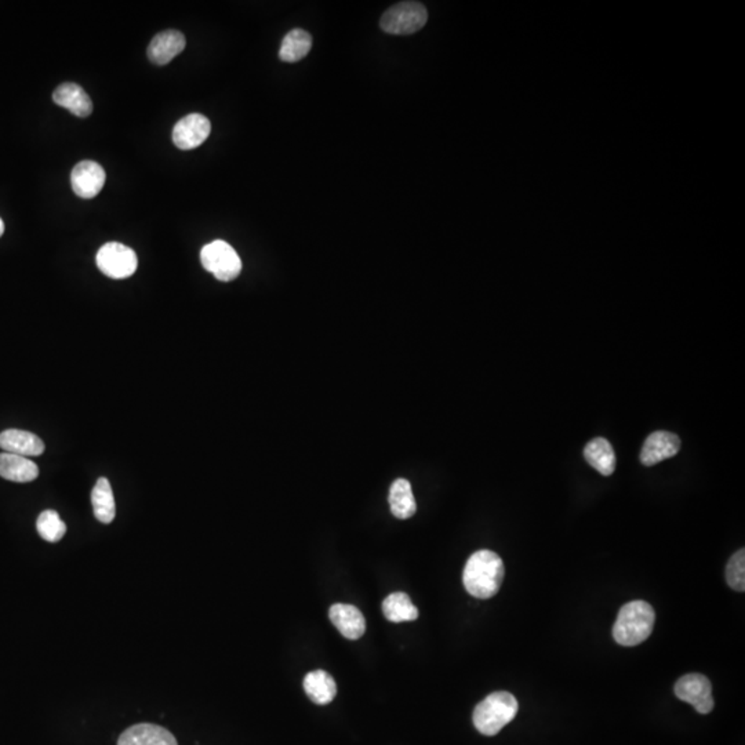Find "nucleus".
Wrapping results in <instances>:
<instances>
[{"label": "nucleus", "mask_w": 745, "mask_h": 745, "mask_svg": "<svg viewBox=\"0 0 745 745\" xmlns=\"http://www.w3.org/2000/svg\"><path fill=\"white\" fill-rule=\"evenodd\" d=\"M504 575L503 559L496 552L481 550L468 559L463 573V583L470 595L489 599L500 591Z\"/></svg>", "instance_id": "nucleus-1"}, {"label": "nucleus", "mask_w": 745, "mask_h": 745, "mask_svg": "<svg viewBox=\"0 0 745 745\" xmlns=\"http://www.w3.org/2000/svg\"><path fill=\"white\" fill-rule=\"evenodd\" d=\"M654 609L645 601L629 602L621 608L613 627V637L621 646L644 644L654 627Z\"/></svg>", "instance_id": "nucleus-2"}, {"label": "nucleus", "mask_w": 745, "mask_h": 745, "mask_svg": "<svg viewBox=\"0 0 745 745\" xmlns=\"http://www.w3.org/2000/svg\"><path fill=\"white\" fill-rule=\"evenodd\" d=\"M519 704L508 691H496L476 706L473 724L483 736H496L518 714Z\"/></svg>", "instance_id": "nucleus-3"}, {"label": "nucleus", "mask_w": 745, "mask_h": 745, "mask_svg": "<svg viewBox=\"0 0 745 745\" xmlns=\"http://www.w3.org/2000/svg\"><path fill=\"white\" fill-rule=\"evenodd\" d=\"M429 22V12L419 2H402L389 7L381 17V30L391 35H411Z\"/></svg>", "instance_id": "nucleus-4"}, {"label": "nucleus", "mask_w": 745, "mask_h": 745, "mask_svg": "<svg viewBox=\"0 0 745 745\" xmlns=\"http://www.w3.org/2000/svg\"><path fill=\"white\" fill-rule=\"evenodd\" d=\"M201 263L207 273L219 281L230 282L242 271V261L235 248L224 240H214L204 246L201 252Z\"/></svg>", "instance_id": "nucleus-5"}, {"label": "nucleus", "mask_w": 745, "mask_h": 745, "mask_svg": "<svg viewBox=\"0 0 745 745\" xmlns=\"http://www.w3.org/2000/svg\"><path fill=\"white\" fill-rule=\"evenodd\" d=\"M97 267L108 278H130L137 271V255L122 243L109 242L97 253Z\"/></svg>", "instance_id": "nucleus-6"}, {"label": "nucleus", "mask_w": 745, "mask_h": 745, "mask_svg": "<svg viewBox=\"0 0 745 745\" xmlns=\"http://www.w3.org/2000/svg\"><path fill=\"white\" fill-rule=\"evenodd\" d=\"M675 695L680 700L690 704L698 714L711 713L715 706L713 697V685L701 673H688L675 685Z\"/></svg>", "instance_id": "nucleus-7"}, {"label": "nucleus", "mask_w": 745, "mask_h": 745, "mask_svg": "<svg viewBox=\"0 0 745 745\" xmlns=\"http://www.w3.org/2000/svg\"><path fill=\"white\" fill-rule=\"evenodd\" d=\"M212 132V123L201 114L186 115L177 122L173 130V141L183 151L195 150L204 144Z\"/></svg>", "instance_id": "nucleus-8"}, {"label": "nucleus", "mask_w": 745, "mask_h": 745, "mask_svg": "<svg viewBox=\"0 0 745 745\" xmlns=\"http://www.w3.org/2000/svg\"><path fill=\"white\" fill-rule=\"evenodd\" d=\"M107 174L99 163L83 160L71 173V186L79 198H96L104 188Z\"/></svg>", "instance_id": "nucleus-9"}, {"label": "nucleus", "mask_w": 745, "mask_h": 745, "mask_svg": "<svg viewBox=\"0 0 745 745\" xmlns=\"http://www.w3.org/2000/svg\"><path fill=\"white\" fill-rule=\"evenodd\" d=\"M680 449V439L671 432L657 431L645 442L641 453L642 464L646 467L659 464L667 458L677 455Z\"/></svg>", "instance_id": "nucleus-10"}, {"label": "nucleus", "mask_w": 745, "mask_h": 745, "mask_svg": "<svg viewBox=\"0 0 745 745\" xmlns=\"http://www.w3.org/2000/svg\"><path fill=\"white\" fill-rule=\"evenodd\" d=\"M186 45V37L180 30H163L148 46V57L156 65H166L183 53Z\"/></svg>", "instance_id": "nucleus-11"}, {"label": "nucleus", "mask_w": 745, "mask_h": 745, "mask_svg": "<svg viewBox=\"0 0 745 745\" xmlns=\"http://www.w3.org/2000/svg\"><path fill=\"white\" fill-rule=\"evenodd\" d=\"M0 447L4 453L22 455V457H37L45 452V443L32 432L22 429H6L0 434Z\"/></svg>", "instance_id": "nucleus-12"}, {"label": "nucleus", "mask_w": 745, "mask_h": 745, "mask_svg": "<svg viewBox=\"0 0 745 745\" xmlns=\"http://www.w3.org/2000/svg\"><path fill=\"white\" fill-rule=\"evenodd\" d=\"M330 619L342 637L357 641L366 631V621L360 609L344 603H335L329 611Z\"/></svg>", "instance_id": "nucleus-13"}, {"label": "nucleus", "mask_w": 745, "mask_h": 745, "mask_svg": "<svg viewBox=\"0 0 745 745\" xmlns=\"http://www.w3.org/2000/svg\"><path fill=\"white\" fill-rule=\"evenodd\" d=\"M117 745H178L165 727L141 723L123 732Z\"/></svg>", "instance_id": "nucleus-14"}, {"label": "nucleus", "mask_w": 745, "mask_h": 745, "mask_svg": "<svg viewBox=\"0 0 745 745\" xmlns=\"http://www.w3.org/2000/svg\"><path fill=\"white\" fill-rule=\"evenodd\" d=\"M53 100L78 117H87L93 112L91 97L76 83L60 84L53 93Z\"/></svg>", "instance_id": "nucleus-15"}, {"label": "nucleus", "mask_w": 745, "mask_h": 745, "mask_svg": "<svg viewBox=\"0 0 745 745\" xmlns=\"http://www.w3.org/2000/svg\"><path fill=\"white\" fill-rule=\"evenodd\" d=\"M0 476L10 482H32L39 476V468L28 457L4 452L0 453Z\"/></svg>", "instance_id": "nucleus-16"}, {"label": "nucleus", "mask_w": 745, "mask_h": 745, "mask_svg": "<svg viewBox=\"0 0 745 745\" xmlns=\"http://www.w3.org/2000/svg\"><path fill=\"white\" fill-rule=\"evenodd\" d=\"M584 457L599 473L611 476L616 470V455L613 446L605 437H595L584 449Z\"/></svg>", "instance_id": "nucleus-17"}, {"label": "nucleus", "mask_w": 745, "mask_h": 745, "mask_svg": "<svg viewBox=\"0 0 745 745\" xmlns=\"http://www.w3.org/2000/svg\"><path fill=\"white\" fill-rule=\"evenodd\" d=\"M304 690L317 706L332 703L337 695V685L332 675L325 671H312L304 678Z\"/></svg>", "instance_id": "nucleus-18"}, {"label": "nucleus", "mask_w": 745, "mask_h": 745, "mask_svg": "<svg viewBox=\"0 0 745 745\" xmlns=\"http://www.w3.org/2000/svg\"><path fill=\"white\" fill-rule=\"evenodd\" d=\"M389 506L391 512L398 519H409L416 514V500L409 481L398 479L393 483L389 490Z\"/></svg>", "instance_id": "nucleus-19"}, {"label": "nucleus", "mask_w": 745, "mask_h": 745, "mask_svg": "<svg viewBox=\"0 0 745 745\" xmlns=\"http://www.w3.org/2000/svg\"><path fill=\"white\" fill-rule=\"evenodd\" d=\"M311 48L312 37L309 32L296 28L282 40L279 58L285 63H299L309 55Z\"/></svg>", "instance_id": "nucleus-20"}, {"label": "nucleus", "mask_w": 745, "mask_h": 745, "mask_svg": "<svg viewBox=\"0 0 745 745\" xmlns=\"http://www.w3.org/2000/svg\"><path fill=\"white\" fill-rule=\"evenodd\" d=\"M91 504H93L94 516L101 524H111L117 514L114 491L108 479L100 478L91 491Z\"/></svg>", "instance_id": "nucleus-21"}, {"label": "nucleus", "mask_w": 745, "mask_h": 745, "mask_svg": "<svg viewBox=\"0 0 745 745\" xmlns=\"http://www.w3.org/2000/svg\"><path fill=\"white\" fill-rule=\"evenodd\" d=\"M384 616L393 623H404L419 619V611L411 602V596L404 593H391L383 602Z\"/></svg>", "instance_id": "nucleus-22"}, {"label": "nucleus", "mask_w": 745, "mask_h": 745, "mask_svg": "<svg viewBox=\"0 0 745 745\" xmlns=\"http://www.w3.org/2000/svg\"><path fill=\"white\" fill-rule=\"evenodd\" d=\"M38 533L48 542H57L65 536L66 526L57 512L53 509L43 511L37 521Z\"/></svg>", "instance_id": "nucleus-23"}, {"label": "nucleus", "mask_w": 745, "mask_h": 745, "mask_svg": "<svg viewBox=\"0 0 745 745\" xmlns=\"http://www.w3.org/2000/svg\"><path fill=\"white\" fill-rule=\"evenodd\" d=\"M726 581L734 591L744 593L745 591V552L744 550L737 551L726 566Z\"/></svg>", "instance_id": "nucleus-24"}, {"label": "nucleus", "mask_w": 745, "mask_h": 745, "mask_svg": "<svg viewBox=\"0 0 745 745\" xmlns=\"http://www.w3.org/2000/svg\"><path fill=\"white\" fill-rule=\"evenodd\" d=\"M4 222L2 221V219H0V237H2V235H4Z\"/></svg>", "instance_id": "nucleus-25"}]
</instances>
